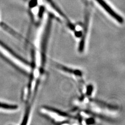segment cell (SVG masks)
Returning a JSON list of instances; mask_svg holds the SVG:
<instances>
[{
    "label": "cell",
    "mask_w": 125,
    "mask_h": 125,
    "mask_svg": "<svg viewBox=\"0 0 125 125\" xmlns=\"http://www.w3.org/2000/svg\"><path fill=\"white\" fill-rule=\"evenodd\" d=\"M95 1H96V2L107 11V13H108L112 17L117 21H118L120 23H122L123 22V19L122 18V17H120L119 15L116 14L115 11L113 10L112 9V8L104 0H95Z\"/></svg>",
    "instance_id": "6da1fadb"
},
{
    "label": "cell",
    "mask_w": 125,
    "mask_h": 125,
    "mask_svg": "<svg viewBox=\"0 0 125 125\" xmlns=\"http://www.w3.org/2000/svg\"><path fill=\"white\" fill-rule=\"evenodd\" d=\"M0 108H3L6 109H16L18 108V106L17 105H9L0 102Z\"/></svg>",
    "instance_id": "7a4b0ae2"
}]
</instances>
